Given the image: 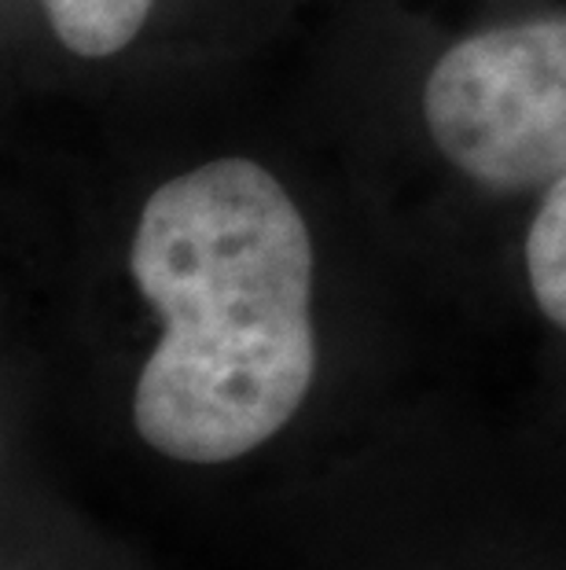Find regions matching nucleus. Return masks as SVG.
I'll use <instances>...</instances> for the list:
<instances>
[{"label":"nucleus","mask_w":566,"mask_h":570,"mask_svg":"<svg viewBox=\"0 0 566 570\" xmlns=\"http://www.w3.org/2000/svg\"><path fill=\"white\" fill-rule=\"evenodd\" d=\"M155 0H41L48 27L75 56H118L148 22Z\"/></svg>","instance_id":"obj_3"},{"label":"nucleus","mask_w":566,"mask_h":570,"mask_svg":"<svg viewBox=\"0 0 566 570\" xmlns=\"http://www.w3.org/2000/svg\"><path fill=\"white\" fill-rule=\"evenodd\" d=\"M526 276L540 313L566 332V174L545 188L526 233Z\"/></svg>","instance_id":"obj_4"},{"label":"nucleus","mask_w":566,"mask_h":570,"mask_svg":"<svg viewBox=\"0 0 566 570\" xmlns=\"http://www.w3.org/2000/svg\"><path fill=\"white\" fill-rule=\"evenodd\" d=\"M162 338L132 423L162 456L225 464L287 428L317 372L312 239L269 169L214 159L151 191L129 247Z\"/></svg>","instance_id":"obj_1"},{"label":"nucleus","mask_w":566,"mask_h":570,"mask_svg":"<svg viewBox=\"0 0 566 570\" xmlns=\"http://www.w3.org/2000/svg\"><path fill=\"white\" fill-rule=\"evenodd\" d=\"M430 140L464 177L493 191L566 174V11L456 41L424 85Z\"/></svg>","instance_id":"obj_2"}]
</instances>
